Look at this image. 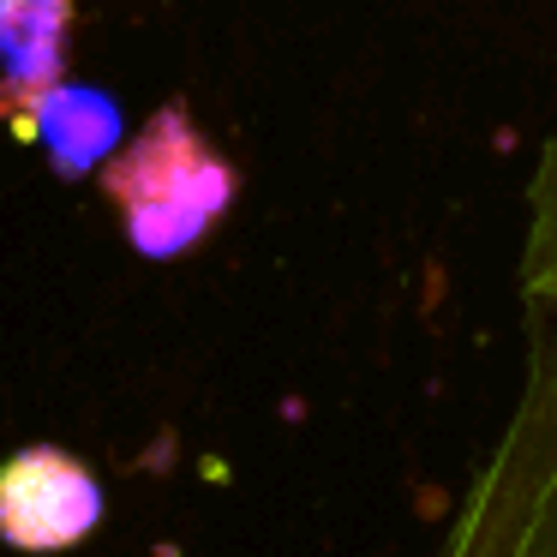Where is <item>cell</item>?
<instances>
[{
  "mask_svg": "<svg viewBox=\"0 0 557 557\" xmlns=\"http://www.w3.org/2000/svg\"><path fill=\"white\" fill-rule=\"evenodd\" d=\"M521 312H528V384L504 420L497 456L456 504L444 557H557V138L533 174Z\"/></svg>",
  "mask_w": 557,
  "mask_h": 557,
  "instance_id": "cell-1",
  "label": "cell"
},
{
  "mask_svg": "<svg viewBox=\"0 0 557 557\" xmlns=\"http://www.w3.org/2000/svg\"><path fill=\"white\" fill-rule=\"evenodd\" d=\"M102 516V492L78 461L54 449H25L0 468V533L25 552L78 545Z\"/></svg>",
  "mask_w": 557,
  "mask_h": 557,
  "instance_id": "cell-2",
  "label": "cell"
}]
</instances>
